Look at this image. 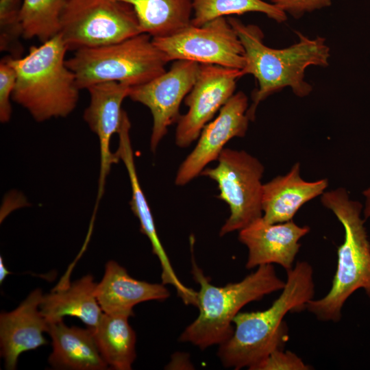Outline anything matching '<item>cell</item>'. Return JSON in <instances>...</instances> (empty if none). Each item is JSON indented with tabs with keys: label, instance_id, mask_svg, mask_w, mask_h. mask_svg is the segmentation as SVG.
Instances as JSON below:
<instances>
[{
	"label": "cell",
	"instance_id": "cell-2",
	"mask_svg": "<svg viewBox=\"0 0 370 370\" xmlns=\"http://www.w3.org/2000/svg\"><path fill=\"white\" fill-rule=\"evenodd\" d=\"M227 19L244 48L242 74L252 75L258 83L247 112L250 121L255 119L260 102L284 88H291L299 97L310 95L312 86L305 80L306 69L329 65L330 49L325 38L317 36L312 39L296 32L299 38L297 42L285 48L274 49L264 43V34L258 25L245 24L234 17Z\"/></svg>",
	"mask_w": 370,
	"mask_h": 370
},
{
	"label": "cell",
	"instance_id": "cell-20",
	"mask_svg": "<svg viewBox=\"0 0 370 370\" xmlns=\"http://www.w3.org/2000/svg\"><path fill=\"white\" fill-rule=\"evenodd\" d=\"M96 285L90 275L71 284L62 283L49 293L43 295L40 312L48 323L71 316L79 319L90 328H95L103 314L95 296Z\"/></svg>",
	"mask_w": 370,
	"mask_h": 370
},
{
	"label": "cell",
	"instance_id": "cell-19",
	"mask_svg": "<svg viewBox=\"0 0 370 370\" xmlns=\"http://www.w3.org/2000/svg\"><path fill=\"white\" fill-rule=\"evenodd\" d=\"M52 340L49 362L56 369L103 370L108 364L103 358L91 328L68 327L63 320L48 323Z\"/></svg>",
	"mask_w": 370,
	"mask_h": 370
},
{
	"label": "cell",
	"instance_id": "cell-25",
	"mask_svg": "<svg viewBox=\"0 0 370 370\" xmlns=\"http://www.w3.org/2000/svg\"><path fill=\"white\" fill-rule=\"evenodd\" d=\"M23 0H0V51L21 57L23 49L19 42L23 36L21 10Z\"/></svg>",
	"mask_w": 370,
	"mask_h": 370
},
{
	"label": "cell",
	"instance_id": "cell-15",
	"mask_svg": "<svg viewBox=\"0 0 370 370\" xmlns=\"http://www.w3.org/2000/svg\"><path fill=\"white\" fill-rule=\"evenodd\" d=\"M130 119L126 112L123 110L121 125L117 132L119 146L115 153L119 160L124 163L129 176L132 189L130 205L139 221L140 232L149 240L152 252L160 261L162 283L173 286L178 296L182 299L186 300L193 295V289L186 286L177 278L158 237L151 211L138 181L130 139Z\"/></svg>",
	"mask_w": 370,
	"mask_h": 370
},
{
	"label": "cell",
	"instance_id": "cell-12",
	"mask_svg": "<svg viewBox=\"0 0 370 370\" xmlns=\"http://www.w3.org/2000/svg\"><path fill=\"white\" fill-rule=\"evenodd\" d=\"M248 98L243 92L234 93L222 106L218 116L201 130L195 148L180 164L175 183L184 186L201 174L211 162L217 160L232 138L244 137L248 129Z\"/></svg>",
	"mask_w": 370,
	"mask_h": 370
},
{
	"label": "cell",
	"instance_id": "cell-9",
	"mask_svg": "<svg viewBox=\"0 0 370 370\" xmlns=\"http://www.w3.org/2000/svg\"><path fill=\"white\" fill-rule=\"evenodd\" d=\"M152 40L168 62L189 60L241 70L245 65L243 45L225 16L201 26L190 24L172 35Z\"/></svg>",
	"mask_w": 370,
	"mask_h": 370
},
{
	"label": "cell",
	"instance_id": "cell-17",
	"mask_svg": "<svg viewBox=\"0 0 370 370\" xmlns=\"http://www.w3.org/2000/svg\"><path fill=\"white\" fill-rule=\"evenodd\" d=\"M95 296L104 313L132 317L136 304L152 300L162 301L169 297L170 293L165 284L133 278L124 267L110 260L96 285Z\"/></svg>",
	"mask_w": 370,
	"mask_h": 370
},
{
	"label": "cell",
	"instance_id": "cell-21",
	"mask_svg": "<svg viewBox=\"0 0 370 370\" xmlns=\"http://www.w3.org/2000/svg\"><path fill=\"white\" fill-rule=\"evenodd\" d=\"M126 314L104 313L91 328L99 352L108 366L116 370H130L135 360L136 333Z\"/></svg>",
	"mask_w": 370,
	"mask_h": 370
},
{
	"label": "cell",
	"instance_id": "cell-1",
	"mask_svg": "<svg viewBox=\"0 0 370 370\" xmlns=\"http://www.w3.org/2000/svg\"><path fill=\"white\" fill-rule=\"evenodd\" d=\"M287 277L279 297L262 311L239 312L234 318L231 336L219 345L217 356L224 367L252 369L287 340L284 317L289 312L306 309L314 299L313 269L299 261L286 271Z\"/></svg>",
	"mask_w": 370,
	"mask_h": 370
},
{
	"label": "cell",
	"instance_id": "cell-18",
	"mask_svg": "<svg viewBox=\"0 0 370 370\" xmlns=\"http://www.w3.org/2000/svg\"><path fill=\"white\" fill-rule=\"evenodd\" d=\"M328 186L327 179L312 182L304 180L300 175V164L297 162L286 174L263 184L262 217L270 223L291 221L304 204L321 195Z\"/></svg>",
	"mask_w": 370,
	"mask_h": 370
},
{
	"label": "cell",
	"instance_id": "cell-8",
	"mask_svg": "<svg viewBox=\"0 0 370 370\" xmlns=\"http://www.w3.org/2000/svg\"><path fill=\"white\" fill-rule=\"evenodd\" d=\"M217 161L216 166L205 168L200 175L216 182L219 198L230 208V216L219 232L223 236L262 217L261 180L264 168L247 152L228 148L223 149Z\"/></svg>",
	"mask_w": 370,
	"mask_h": 370
},
{
	"label": "cell",
	"instance_id": "cell-7",
	"mask_svg": "<svg viewBox=\"0 0 370 370\" xmlns=\"http://www.w3.org/2000/svg\"><path fill=\"white\" fill-rule=\"evenodd\" d=\"M133 7L121 0H68L61 36L68 51L116 43L141 34Z\"/></svg>",
	"mask_w": 370,
	"mask_h": 370
},
{
	"label": "cell",
	"instance_id": "cell-23",
	"mask_svg": "<svg viewBox=\"0 0 370 370\" xmlns=\"http://www.w3.org/2000/svg\"><path fill=\"white\" fill-rule=\"evenodd\" d=\"M193 16L190 24L201 26L217 18L260 12L281 23L287 14L274 4L263 0H192Z\"/></svg>",
	"mask_w": 370,
	"mask_h": 370
},
{
	"label": "cell",
	"instance_id": "cell-28",
	"mask_svg": "<svg viewBox=\"0 0 370 370\" xmlns=\"http://www.w3.org/2000/svg\"><path fill=\"white\" fill-rule=\"evenodd\" d=\"M278 8L291 15L295 19H299L305 14L314 12L332 3L333 0H267Z\"/></svg>",
	"mask_w": 370,
	"mask_h": 370
},
{
	"label": "cell",
	"instance_id": "cell-24",
	"mask_svg": "<svg viewBox=\"0 0 370 370\" xmlns=\"http://www.w3.org/2000/svg\"><path fill=\"white\" fill-rule=\"evenodd\" d=\"M68 0H23L21 21L23 37L44 42L58 35Z\"/></svg>",
	"mask_w": 370,
	"mask_h": 370
},
{
	"label": "cell",
	"instance_id": "cell-5",
	"mask_svg": "<svg viewBox=\"0 0 370 370\" xmlns=\"http://www.w3.org/2000/svg\"><path fill=\"white\" fill-rule=\"evenodd\" d=\"M192 274L199 285L197 317L181 334L179 341L201 349L221 345L232 334L234 318L246 304L281 291L285 281L273 264L261 265L242 280L216 286L210 282L192 256Z\"/></svg>",
	"mask_w": 370,
	"mask_h": 370
},
{
	"label": "cell",
	"instance_id": "cell-26",
	"mask_svg": "<svg viewBox=\"0 0 370 370\" xmlns=\"http://www.w3.org/2000/svg\"><path fill=\"white\" fill-rule=\"evenodd\" d=\"M16 73L9 62L8 56L0 62V121H10L12 114L10 99L15 86Z\"/></svg>",
	"mask_w": 370,
	"mask_h": 370
},
{
	"label": "cell",
	"instance_id": "cell-16",
	"mask_svg": "<svg viewBox=\"0 0 370 370\" xmlns=\"http://www.w3.org/2000/svg\"><path fill=\"white\" fill-rule=\"evenodd\" d=\"M42 297V291L36 288L16 308L1 313V355L6 369H16L23 352L48 343L43 336L48 330V322L40 310Z\"/></svg>",
	"mask_w": 370,
	"mask_h": 370
},
{
	"label": "cell",
	"instance_id": "cell-30",
	"mask_svg": "<svg viewBox=\"0 0 370 370\" xmlns=\"http://www.w3.org/2000/svg\"><path fill=\"white\" fill-rule=\"evenodd\" d=\"M11 273L7 269L4 264L3 258L0 257V283L1 284L6 277Z\"/></svg>",
	"mask_w": 370,
	"mask_h": 370
},
{
	"label": "cell",
	"instance_id": "cell-29",
	"mask_svg": "<svg viewBox=\"0 0 370 370\" xmlns=\"http://www.w3.org/2000/svg\"><path fill=\"white\" fill-rule=\"evenodd\" d=\"M362 194L365 197V204L363 206V217L365 219L370 218V186L365 189Z\"/></svg>",
	"mask_w": 370,
	"mask_h": 370
},
{
	"label": "cell",
	"instance_id": "cell-14",
	"mask_svg": "<svg viewBox=\"0 0 370 370\" xmlns=\"http://www.w3.org/2000/svg\"><path fill=\"white\" fill-rule=\"evenodd\" d=\"M310 230L293 220L277 223H267L262 217L255 220L238 234L239 241L248 249L245 267L277 264L291 270L301 247L299 241Z\"/></svg>",
	"mask_w": 370,
	"mask_h": 370
},
{
	"label": "cell",
	"instance_id": "cell-27",
	"mask_svg": "<svg viewBox=\"0 0 370 370\" xmlns=\"http://www.w3.org/2000/svg\"><path fill=\"white\" fill-rule=\"evenodd\" d=\"M311 367L291 351L278 349L269 354L252 370H309Z\"/></svg>",
	"mask_w": 370,
	"mask_h": 370
},
{
	"label": "cell",
	"instance_id": "cell-6",
	"mask_svg": "<svg viewBox=\"0 0 370 370\" xmlns=\"http://www.w3.org/2000/svg\"><path fill=\"white\" fill-rule=\"evenodd\" d=\"M167 63L152 37L145 33L116 43L75 51L66 60L80 90L111 82L130 87L143 84L164 73Z\"/></svg>",
	"mask_w": 370,
	"mask_h": 370
},
{
	"label": "cell",
	"instance_id": "cell-13",
	"mask_svg": "<svg viewBox=\"0 0 370 370\" xmlns=\"http://www.w3.org/2000/svg\"><path fill=\"white\" fill-rule=\"evenodd\" d=\"M130 86L118 82H104L94 84L87 88L90 103L84 110V119L98 137L100 152V168L98 189L92 218L95 219L101 199L106 178L111 166L120 160L116 153L110 151V140L117 134L123 110L121 105L128 97Z\"/></svg>",
	"mask_w": 370,
	"mask_h": 370
},
{
	"label": "cell",
	"instance_id": "cell-3",
	"mask_svg": "<svg viewBox=\"0 0 370 370\" xmlns=\"http://www.w3.org/2000/svg\"><path fill=\"white\" fill-rule=\"evenodd\" d=\"M67 51L58 34L23 57L8 56L16 73L12 99L37 122L66 117L76 108L80 89L66 64Z\"/></svg>",
	"mask_w": 370,
	"mask_h": 370
},
{
	"label": "cell",
	"instance_id": "cell-10",
	"mask_svg": "<svg viewBox=\"0 0 370 370\" xmlns=\"http://www.w3.org/2000/svg\"><path fill=\"white\" fill-rule=\"evenodd\" d=\"M200 64L189 60L173 61L161 75L143 84L131 86L128 97L147 106L153 117L150 149L154 153L168 127L177 122L182 101L197 78Z\"/></svg>",
	"mask_w": 370,
	"mask_h": 370
},
{
	"label": "cell",
	"instance_id": "cell-11",
	"mask_svg": "<svg viewBox=\"0 0 370 370\" xmlns=\"http://www.w3.org/2000/svg\"><path fill=\"white\" fill-rule=\"evenodd\" d=\"M241 69L213 64H200L199 71L184 102L188 106L176 127L175 143L185 148L197 140L204 126L232 97Z\"/></svg>",
	"mask_w": 370,
	"mask_h": 370
},
{
	"label": "cell",
	"instance_id": "cell-4",
	"mask_svg": "<svg viewBox=\"0 0 370 370\" xmlns=\"http://www.w3.org/2000/svg\"><path fill=\"white\" fill-rule=\"evenodd\" d=\"M321 201L343 225L344 240L337 249L336 269L330 291L323 297L309 301L306 309L319 321L336 323L355 291L362 288L370 297V242L361 215L363 206L351 199L345 188L325 191Z\"/></svg>",
	"mask_w": 370,
	"mask_h": 370
},
{
	"label": "cell",
	"instance_id": "cell-22",
	"mask_svg": "<svg viewBox=\"0 0 370 370\" xmlns=\"http://www.w3.org/2000/svg\"><path fill=\"white\" fill-rule=\"evenodd\" d=\"M134 8L142 33L152 38L172 35L190 25L192 0H121Z\"/></svg>",
	"mask_w": 370,
	"mask_h": 370
}]
</instances>
